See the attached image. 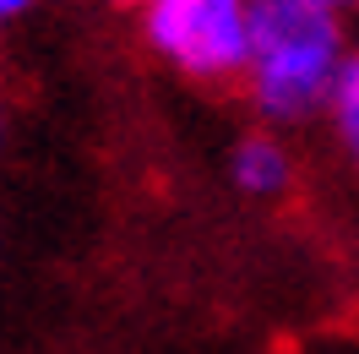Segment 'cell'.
<instances>
[{"label": "cell", "instance_id": "6", "mask_svg": "<svg viewBox=\"0 0 359 354\" xmlns=\"http://www.w3.org/2000/svg\"><path fill=\"white\" fill-rule=\"evenodd\" d=\"M327 6H332V11H348V6H359V0H327Z\"/></svg>", "mask_w": 359, "mask_h": 354}, {"label": "cell", "instance_id": "5", "mask_svg": "<svg viewBox=\"0 0 359 354\" xmlns=\"http://www.w3.org/2000/svg\"><path fill=\"white\" fill-rule=\"evenodd\" d=\"M33 6H39V0H0V33H6L11 22H22Z\"/></svg>", "mask_w": 359, "mask_h": 354}, {"label": "cell", "instance_id": "7", "mask_svg": "<svg viewBox=\"0 0 359 354\" xmlns=\"http://www.w3.org/2000/svg\"><path fill=\"white\" fill-rule=\"evenodd\" d=\"M0 148H6V104H0Z\"/></svg>", "mask_w": 359, "mask_h": 354}, {"label": "cell", "instance_id": "2", "mask_svg": "<svg viewBox=\"0 0 359 354\" xmlns=\"http://www.w3.org/2000/svg\"><path fill=\"white\" fill-rule=\"evenodd\" d=\"M142 44L185 82H234L250 49V0H136Z\"/></svg>", "mask_w": 359, "mask_h": 354}, {"label": "cell", "instance_id": "4", "mask_svg": "<svg viewBox=\"0 0 359 354\" xmlns=\"http://www.w3.org/2000/svg\"><path fill=\"white\" fill-rule=\"evenodd\" d=\"M327 126H332V142L343 164L359 175V49H348V60L337 71V88L327 98Z\"/></svg>", "mask_w": 359, "mask_h": 354}, {"label": "cell", "instance_id": "1", "mask_svg": "<svg viewBox=\"0 0 359 354\" xmlns=\"http://www.w3.org/2000/svg\"><path fill=\"white\" fill-rule=\"evenodd\" d=\"M343 60V11H332L327 0H250V49L240 82L250 110L272 131L327 114Z\"/></svg>", "mask_w": 359, "mask_h": 354}, {"label": "cell", "instance_id": "3", "mask_svg": "<svg viewBox=\"0 0 359 354\" xmlns=\"http://www.w3.org/2000/svg\"><path fill=\"white\" fill-rule=\"evenodd\" d=\"M229 180H234V191L250 202H278L283 191H289L294 180V153L289 142L272 131H250L240 136L234 148H229Z\"/></svg>", "mask_w": 359, "mask_h": 354}]
</instances>
